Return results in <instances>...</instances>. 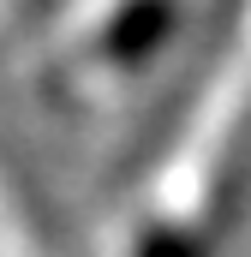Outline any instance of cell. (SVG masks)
<instances>
[{"mask_svg": "<svg viewBox=\"0 0 251 257\" xmlns=\"http://www.w3.org/2000/svg\"><path fill=\"white\" fill-rule=\"evenodd\" d=\"M245 6H251V0H209V6H203V30H197V42H191V60L180 66V78H174L168 102H162V108L144 120L132 162H150V156H162V150L174 144V132H180V120L191 114L197 90H209V78L221 72L227 48H233V36H239V18H245Z\"/></svg>", "mask_w": 251, "mask_h": 257, "instance_id": "obj_1", "label": "cell"}, {"mask_svg": "<svg viewBox=\"0 0 251 257\" xmlns=\"http://www.w3.org/2000/svg\"><path fill=\"white\" fill-rule=\"evenodd\" d=\"M174 24H180V0H126L96 36V60H108V66L156 60L174 42Z\"/></svg>", "mask_w": 251, "mask_h": 257, "instance_id": "obj_2", "label": "cell"}, {"mask_svg": "<svg viewBox=\"0 0 251 257\" xmlns=\"http://www.w3.org/2000/svg\"><path fill=\"white\" fill-rule=\"evenodd\" d=\"M138 257H215V239L191 221H162L138 239Z\"/></svg>", "mask_w": 251, "mask_h": 257, "instance_id": "obj_3", "label": "cell"}]
</instances>
